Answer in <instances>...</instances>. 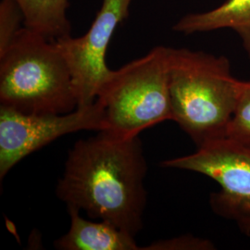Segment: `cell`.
<instances>
[{"label":"cell","mask_w":250,"mask_h":250,"mask_svg":"<svg viewBox=\"0 0 250 250\" xmlns=\"http://www.w3.org/2000/svg\"><path fill=\"white\" fill-rule=\"evenodd\" d=\"M105 129V111L98 100L64 114H31L0 106V178L27 156L62 136Z\"/></svg>","instance_id":"obj_6"},{"label":"cell","mask_w":250,"mask_h":250,"mask_svg":"<svg viewBox=\"0 0 250 250\" xmlns=\"http://www.w3.org/2000/svg\"><path fill=\"white\" fill-rule=\"evenodd\" d=\"M146 172L139 136L121 138L100 131L69 150L56 195L67 208L136 236L147 201Z\"/></svg>","instance_id":"obj_1"},{"label":"cell","mask_w":250,"mask_h":250,"mask_svg":"<svg viewBox=\"0 0 250 250\" xmlns=\"http://www.w3.org/2000/svg\"><path fill=\"white\" fill-rule=\"evenodd\" d=\"M133 0H102L88 31L80 37L56 40L72 73L78 107L95 103L111 70L106 63L107 48L119 26L128 18Z\"/></svg>","instance_id":"obj_7"},{"label":"cell","mask_w":250,"mask_h":250,"mask_svg":"<svg viewBox=\"0 0 250 250\" xmlns=\"http://www.w3.org/2000/svg\"><path fill=\"white\" fill-rule=\"evenodd\" d=\"M24 26V17L15 0L0 2V54L3 53Z\"/></svg>","instance_id":"obj_12"},{"label":"cell","mask_w":250,"mask_h":250,"mask_svg":"<svg viewBox=\"0 0 250 250\" xmlns=\"http://www.w3.org/2000/svg\"><path fill=\"white\" fill-rule=\"evenodd\" d=\"M224 28L238 34L250 59V0H227L209 11L188 14L179 20L173 30L191 35Z\"/></svg>","instance_id":"obj_9"},{"label":"cell","mask_w":250,"mask_h":250,"mask_svg":"<svg viewBox=\"0 0 250 250\" xmlns=\"http://www.w3.org/2000/svg\"><path fill=\"white\" fill-rule=\"evenodd\" d=\"M161 166L194 171L215 181L221 189L210 195L211 209L234 222L250 237V150L222 138L198 146L190 155L163 161Z\"/></svg>","instance_id":"obj_5"},{"label":"cell","mask_w":250,"mask_h":250,"mask_svg":"<svg viewBox=\"0 0 250 250\" xmlns=\"http://www.w3.org/2000/svg\"><path fill=\"white\" fill-rule=\"evenodd\" d=\"M106 116L104 132L121 138L172 121L169 47L159 45L118 70H111L97 99Z\"/></svg>","instance_id":"obj_4"},{"label":"cell","mask_w":250,"mask_h":250,"mask_svg":"<svg viewBox=\"0 0 250 250\" xmlns=\"http://www.w3.org/2000/svg\"><path fill=\"white\" fill-rule=\"evenodd\" d=\"M70 229L54 242L60 250H138L135 236L105 221L91 222L83 218L79 209L67 208Z\"/></svg>","instance_id":"obj_8"},{"label":"cell","mask_w":250,"mask_h":250,"mask_svg":"<svg viewBox=\"0 0 250 250\" xmlns=\"http://www.w3.org/2000/svg\"><path fill=\"white\" fill-rule=\"evenodd\" d=\"M0 103L31 114H64L78 107L72 73L56 41L21 29L0 54Z\"/></svg>","instance_id":"obj_3"},{"label":"cell","mask_w":250,"mask_h":250,"mask_svg":"<svg viewBox=\"0 0 250 250\" xmlns=\"http://www.w3.org/2000/svg\"><path fill=\"white\" fill-rule=\"evenodd\" d=\"M241 82L224 56L169 47L172 121L197 147L225 138Z\"/></svg>","instance_id":"obj_2"},{"label":"cell","mask_w":250,"mask_h":250,"mask_svg":"<svg viewBox=\"0 0 250 250\" xmlns=\"http://www.w3.org/2000/svg\"><path fill=\"white\" fill-rule=\"evenodd\" d=\"M24 17V27L59 40L71 36L72 25L67 17L69 0H15Z\"/></svg>","instance_id":"obj_10"},{"label":"cell","mask_w":250,"mask_h":250,"mask_svg":"<svg viewBox=\"0 0 250 250\" xmlns=\"http://www.w3.org/2000/svg\"><path fill=\"white\" fill-rule=\"evenodd\" d=\"M214 249L212 242L195 237L191 234L158 240L146 248H142V250H208Z\"/></svg>","instance_id":"obj_13"},{"label":"cell","mask_w":250,"mask_h":250,"mask_svg":"<svg viewBox=\"0 0 250 250\" xmlns=\"http://www.w3.org/2000/svg\"><path fill=\"white\" fill-rule=\"evenodd\" d=\"M225 138L250 150V81L241 82L239 98L227 127Z\"/></svg>","instance_id":"obj_11"}]
</instances>
